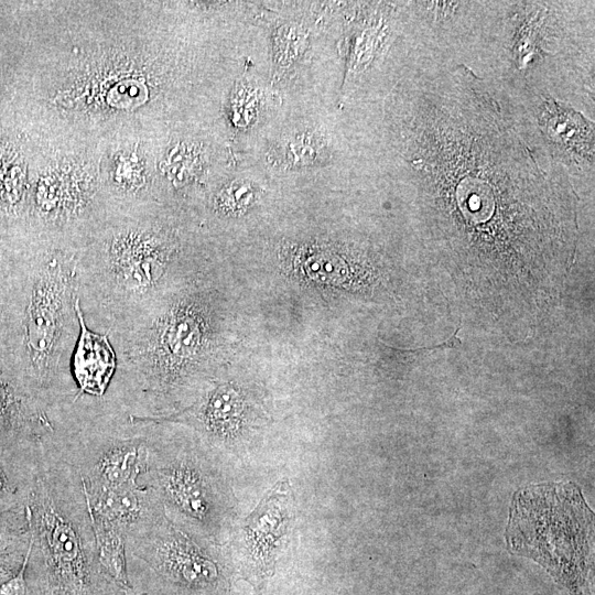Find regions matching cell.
Listing matches in <instances>:
<instances>
[{
    "label": "cell",
    "instance_id": "obj_1",
    "mask_svg": "<svg viewBox=\"0 0 595 595\" xmlns=\"http://www.w3.org/2000/svg\"><path fill=\"white\" fill-rule=\"evenodd\" d=\"M399 91L397 150L424 204L467 239L561 231L554 216L573 204L567 177L540 164L482 77L464 64L429 67Z\"/></svg>",
    "mask_w": 595,
    "mask_h": 595
},
{
    "label": "cell",
    "instance_id": "obj_2",
    "mask_svg": "<svg viewBox=\"0 0 595 595\" xmlns=\"http://www.w3.org/2000/svg\"><path fill=\"white\" fill-rule=\"evenodd\" d=\"M177 240L145 207L107 210L77 245L86 326L108 334L166 291Z\"/></svg>",
    "mask_w": 595,
    "mask_h": 595
},
{
    "label": "cell",
    "instance_id": "obj_3",
    "mask_svg": "<svg viewBox=\"0 0 595 595\" xmlns=\"http://www.w3.org/2000/svg\"><path fill=\"white\" fill-rule=\"evenodd\" d=\"M77 248L29 239L19 264L18 301L10 325L20 333L10 363L47 413L74 399L72 356L79 335Z\"/></svg>",
    "mask_w": 595,
    "mask_h": 595
},
{
    "label": "cell",
    "instance_id": "obj_4",
    "mask_svg": "<svg viewBox=\"0 0 595 595\" xmlns=\"http://www.w3.org/2000/svg\"><path fill=\"white\" fill-rule=\"evenodd\" d=\"M26 512L28 587L44 595H125L100 570L89 507L76 470L42 443Z\"/></svg>",
    "mask_w": 595,
    "mask_h": 595
},
{
    "label": "cell",
    "instance_id": "obj_5",
    "mask_svg": "<svg viewBox=\"0 0 595 595\" xmlns=\"http://www.w3.org/2000/svg\"><path fill=\"white\" fill-rule=\"evenodd\" d=\"M147 473L165 517L194 539L220 545L229 534L234 497L217 455L199 439L178 434L152 420Z\"/></svg>",
    "mask_w": 595,
    "mask_h": 595
},
{
    "label": "cell",
    "instance_id": "obj_6",
    "mask_svg": "<svg viewBox=\"0 0 595 595\" xmlns=\"http://www.w3.org/2000/svg\"><path fill=\"white\" fill-rule=\"evenodd\" d=\"M506 540L555 573L584 570L593 553V512L572 483L524 487L513 495Z\"/></svg>",
    "mask_w": 595,
    "mask_h": 595
},
{
    "label": "cell",
    "instance_id": "obj_7",
    "mask_svg": "<svg viewBox=\"0 0 595 595\" xmlns=\"http://www.w3.org/2000/svg\"><path fill=\"white\" fill-rule=\"evenodd\" d=\"M217 547L194 539L163 513L126 534L128 575H148L187 595H216L224 581Z\"/></svg>",
    "mask_w": 595,
    "mask_h": 595
},
{
    "label": "cell",
    "instance_id": "obj_8",
    "mask_svg": "<svg viewBox=\"0 0 595 595\" xmlns=\"http://www.w3.org/2000/svg\"><path fill=\"white\" fill-rule=\"evenodd\" d=\"M293 519L294 499L290 483L279 480L244 519L232 540L245 571L258 578L273 573Z\"/></svg>",
    "mask_w": 595,
    "mask_h": 595
},
{
    "label": "cell",
    "instance_id": "obj_9",
    "mask_svg": "<svg viewBox=\"0 0 595 595\" xmlns=\"http://www.w3.org/2000/svg\"><path fill=\"white\" fill-rule=\"evenodd\" d=\"M534 109L539 131L558 161L593 172L594 128L582 113L550 96L538 95Z\"/></svg>",
    "mask_w": 595,
    "mask_h": 595
},
{
    "label": "cell",
    "instance_id": "obj_10",
    "mask_svg": "<svg viewBox=\"0 0 595 595\" xmlns=\"http://www.w3.org/2000/svg\"><path fill=\"white\" fill-rule=\"evenodd\" d=\"M79 335L72 356L71 372L76 387L74 399L104 400L117 370V357L108 334L89 329L76 299Z\"/></svg>",
    "mask_w": 595,
    "mask_h": 595
},
{
    "label": "cell",
    "instance_id": "obj_11",
    "mask_svg": "<svg viewBox=\"0 0 595 595\" xmlns=\"http://www.w3.org/2000/svg\"><path fill=\"white\" fill-rule=\"evenodd\" d=\"M83 490L91 515L119 528L125 534L164 513L155 491L143 483L95 493Z\"/></svg>",
    "mask_w": 595,
    "mask_h": 595
},
{
    "label": "cell",
    "instance_id": "obj_12",
    "mask_svg": "<svg viewBox=\"0 0 595 595\" xmlns=\"http://www.w3.org/2000/svg\"><path fill=\"white\" fill-rule=\"evenodd\" d=\"M41 443H0V513L28 504Z\"/></svg>",
    "mask_w": 595,
    "mask_h": 595
},
{
    "label": "cell",
    "instance_id": "obj_13",
    "mask_svg": "<svg viewBox=\"0 0 595 595\" xmlns=\"http://www.w3.org/2000/svg\"><path fill=\"white\" fill-rule=\"evenodd\" d=\"M30 547L26 506L0 513V585L21 569Z\"/></svg>",
    "mask_w": 595,
    "mask_h": 595
},
{
    "label": "cell",
    "instance_id": "obj_14",
    "mask_svg": "<svg viewBox=\"0 0 595 595\" xmlns=\"http://www.w3.org/2000/svg\"><path fill=\"white\" fill-rule=\"evenodd\" d=\"M89 513L101 572L123 592H133L128 575L125 532L111 523L93 516L90 510Z\"/></svg>",
    "mask_w": 595,
    "mask_h": 595
},
{
    "label": "cell",
    "instance_id": "obj_15",
    "mask_svg": "<svg viewBox=\"0 0 595 595\" xmlns=\"http://www.w3.org/2000/svg\"><path fill=\"white\" fill-rule=\"evenodd\" d=\"M307 137L309 134H302L301 137L296 134L285 142L284 152L289 161L288 164L305 165L316 160L317 150L314 145H317V142Z\"/></svg>",
    "mask_w": 595,
    "mask_h": 595
},
{
    "label": "cell",
    "instance_id": "obj_16",
    "mask_svg": "<svg viewBox=\"0 0 595 595\" xmlns=\"http://www.w3.org/2000/svg\"><path fill=\"white\" fill-rule=\"evenodd\" d=\"M31 551V547H30ZM30 551L25 556V560L21 569L8 581L0 585V595H26L28 594V583L25 578V571L28 566V561L30 556Z\"/></svg>",
    "mask_w": 595,
    "mask_h": 595
},
{
    "label": "cell",
    "instance_id": "obj_17",
    "mask_svg": "<svg viewBox=\"0 0 595 595\" xmlns=\"http://www.w3.org/2000/svg\"><path fill=\"white\" fill-rule=\"evenodd\" d=\"M125 595H147V594H144V593H136L133 591V592H130V593H126Z\"/></svg>",
    "mask_w": 595,
    "mask_h": 595
}]
</instances>
